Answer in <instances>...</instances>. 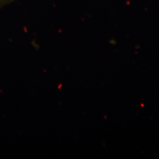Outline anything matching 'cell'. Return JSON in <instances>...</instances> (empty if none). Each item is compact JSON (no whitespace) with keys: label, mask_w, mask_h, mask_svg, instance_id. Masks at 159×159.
Instances as JSON below:
<instances>
[{"label":"cell","mask_w":159,"mask_h":159,"mask_svg":"<svg viewBox=\"0 0 159 159\" xmlns=\"http://www.w3.org/2000/svg\"><path fill=\"white\" fill-rule=\"evenodd\" d=\"M11 1V0H0V8H1L2 7L7 5Z\"/></svg>","instance_id":"obj_1"}]
</instances>
